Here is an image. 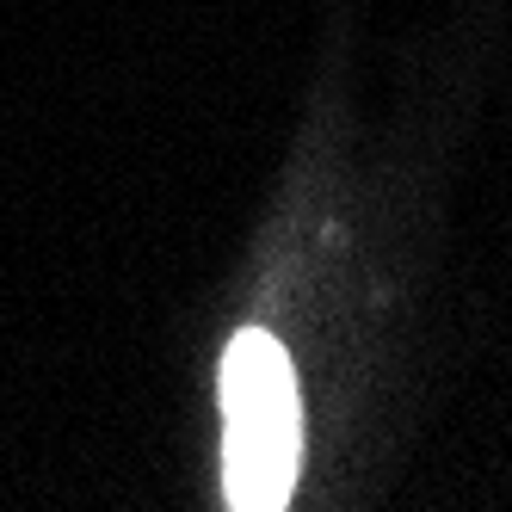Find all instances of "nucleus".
Wrapping results in <instances>:
<instances>
[{
	"mask_svg": "<svg viewBox=\"0 0 512 512\" xmlns=\"http://www.w3.org/2000/svg\"><path fill=\"white\" fill-rule=\"evenodd\" d=\"M303 408L272 334L247 327L223 352V494L241 512H272L297 488Z\"/></svg>",
	"mask_w": 512,
	"mask_h": 512,
	"instance_id": "obj_1",
	"label": "nucleus"
}]
</instances>
